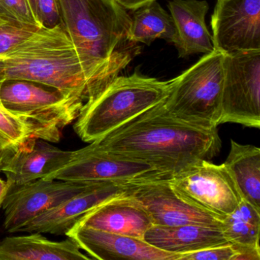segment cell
Masks as SVG:
<instances>
[{
	"instance_id": "1",
	"label": "cell",
	"mask_w": 260,
	"mask_h": 260,
	"mask_svg": "<svg viewBox=\"0 0 260 260\" xmlns=\"http://www.w3.org/2000/svg\"><path fill=\"white\" fill-rule=\"evenodd\" d=\"M92 143L168 175L201 159L211 160L221 147L217 127L202 128L180 121L166 109L164 102Z\"/></svg>"
},
{
	"instance_id": "2",
	"label": "cell",
	"mask_w": 260,
	"mask_h": 260,
	"mask_svg": "<svg viewBox=\"0 0 260 260\" xmlns=\"http://www.w3.org/2000/svg\"><path fill=\"white\" fill-rule=\"evenodd\" d=\"M4 60L7 80L42 83L83 103L115 79L80 54L62 24L40 28Z\"/></svg>"
},
{
	"instance_id": "3",
	"label": "cell",
	"mask_w": 260,
	"mask_h": 260,
	"mask_svg": "<svg viewBox=\"0 0 260 260\" xmlns=\"http://www.w3.org/2000/svg\"><path fill=\"white\" fill-rule=\"evenodd\" d=\"M62 25L80 54L113 77L141 47L129 38L131 17L115 0H57Z\"/></svg>"
},
{
	"instance_id": "4",
	"label": "cell",
	"mask_w": 260,
	"mask_h": 260,
	"mask_svg": "<svg viewBox=\"0 0 260 260\" xmlns=\"http://www.w3.org/2000/svg\"><path fill=\"white\" fill-rule=\"evenodd\" d=\"M170 80L141 75L117 77L100 92L89 97L74 124L77 136L94 142L148 109L165 101Z\"/></svg>"
},
{
	"instance_id": "5",
	"label": "cell",
	"mask_w": 260,
	"mask_h": 260,
	"mask_svg": "<svg viewBox=\"0 0 260 260\" xmlns=\"http://www.w3.org/2000/svg\"><path fill=\"white\" fill-rule=\"evenodd\" d=\"M1 105L23 120L33 138L60 142L64 129L78 117L84 103L56 88L24 80H7L0 92Z\"/></svg>"
},
{
	"instance_id": "6",
	"label": "cell",
	"mask_w": 260,
	"mask_h": 260,
	"mask_svg": "<svg viewBox=\"0 0 260 260\" xmlns=\"http://www.w3.org/2000/svg\"><path fill=\"white\" fill-rule=\"evenodd\" d=\"M223 83V54L214 50L170 80L164 107L184 122L216 128L221 117Z\"/></svg>"
},
{
	"instance_id": "7",
	"label": "cell",
	"mask_w": 260,
	"mask_h": 260,
	"mask_svg": "<svg viewBox=\"0 0 260 260\" xmlns=\"http://www.w3.org/2000/svg\"><path fill=\"white\" fill-rule=\"evenodd\" d=\"M220 124L260 127V50L223 54Z\"/></svg>"
},
{
	"instance_id": "8",
	"label": "cell",
	"mask_w": 260,
	"mask_h": 260,
	"mask_svg": "<svg viewBox=\"0 0 260 260\" xmlns=\"http://www.w3.org/2000/svg\"><path fill=\"white\" fill-rule=\"evenodd\" d=\"M181 196L223 219L243 202L238 185L224 164L201 159L167 177Z\"/></svg>"
},
{
	"instance_id": "9",
	"label": "cell",
	"mask_w": 260,
	"mask_h": 260,
	"mask_svg": "<svg viewBox=\"0 0 260 260\" xmlns=\"http://www.w3.org/2000/svg\"><path fill=\"white\" fill-rule=\"evenodd\" d=\"M169 176L154 166L116 156L97 147L93 143L71 151L69 160L44 177L78 183L134 182Z\"/></svg>"
},
{
	"instance_id": "10",
	"label": "cell",
	"mask_w": 260,
	"mask_h": 260,
	"mask_svg": "<svg viewBox=\"0 0 260 260\" xmlns=\"http://www.w3.org/2000/svg\"><path fill=\"white\" fill-rule=\"evenodd\" d=\"M169 176L131 182L128 194L143 205L153 225L199 224L222 228L223 219L184 199L169 182Z\"/></svg>"
},
{
	"instance_id": "11",
	"label": "cell",
	"mask_w": 260,
	"mask_h": 260,
	"mask_svg": "<svg viewBox=\"0 0 260 260\" xmlns=\"http://www.w3.org/2000/svg\"><path fill=\"white\" fill-rule=\"evenodd\" d=\"M96 183H78L57 179H36L20 185H11L3 204L4 229L10 234L37 216L71 196Z\"/></svg>"
},
{
	"instance_id": "12",
	"label": "cell",
	"mask_w": 260,
	"mask_h": 260,
	"mask_svg": "<svg viewBox=\"0 0 260 260\" xmlns=\"http://www.w3.org/2000/svg\"><path fill=\"white\" fill-rule=\"evenodd\" d=\"M211 26L222 54L260 50V0H217Z\"/></svg>"
},
{
	"instance_id": "13",
	"label": "cell",
	"mask_w": 260,
	"mask_h": 260,
	"mask_svg": "<svg viewBox=\"0 0 260 260\" xmlns=\"http://www.w3.org/2000/svg\"><path fill=\"white\" fill-rule=\"evenodd\" d=\"M131 182H103L89 188L45 211L22 226L19 232L65 235L91 210L126 194Z\"/></svg>"
},
{
	"instance_id": "14",
	"label": "cell",
	"mask_w": 260,
	"mask_h": 260,
	"mask_svg": "<svg viewBox=\"0 0 260 260\" xmlns=\"http://www.w3.org/2000/svg\"><path fill=\"white\" fill-rule=\"evenodd\" d=\"M67 237L77 242L92 259L178 260L179 255L161 250L145 240L76 224Z\"/></svg>"
},
{
	"instance_id": "15",
	"label": "cell",
	"mask_w": 260,
	"mask_h": 260,
	"mask_svg": "<svg viewBox=\"0 0 260 260\" xmlns=\"http://www.w3.org/2000/svg\"><path fill=\"white\" fill-rule=\"evenodd\" d=\"M71 150H63L51 143L31 138L16 151L7 154L1 173L11 185H20L42 179L64 165Z\"/></svg>"
},
{
	"instance_id": "16",
	"label": "cell",
	"mask_w": 260,
	"mask_h": 260,
	"mask_svg": "<svg viewBox=\"0 0 260 260\" xmlns=\"http://www.w3.org/2000/svg\"><path fill=\"white\" fill-rule=\"evenodd\" d=\"M77 224L144 240V234L153 226V222L147 210L129 196L127 191L95 207Z\"/></svg>"
},
{
	"instance_id": "17",
	"label": "cell",
	"mask_w": 260,
	"mask_h": 260,
	"mask_svg": "<svg viewBox=\"0 0 260 260\" xmlns=\"http://www.w3.org/2000/svg\"><path fill=\"white\" fill-rule=\"evenodd\" d=\"M170 15L176 29L174 44L181 58L191 54H209L214 50L212 36L205 22L209 6L205 0H170Z\"/></svg>"
},
{
	"instance_id": "18",
	"label": "cell",
	"mask_w": 260,
	"mask_h": 260,
	"mask_svg": "<svg viewBox=\"0 0 260 260\" xmlns=\"http://www.w3.org/2000/svg\"><path fill=\"white\" fill-rule=\"evenodd\" d=\"M144 240L161 250L179 256L213 246L231 244L220 228L199 224L153 225L144 234Z\"/></svg>"
},
{
	"instance_id": "19",
	"label": "cell",
	"mask_w": 260,
	"mask_h": 260,
	"mask_svg": "<svg viewBox=\"0 0 260 260\" xmlns=\"http://www.w3.org/2000/svg\"><path fill=\"white\" fill-rule=\"evenodd\" d=\"M11 236L0 240V260H90L77 242L68 237L54 241L41 233Z\"/></svg>"
},
{
	"instance_id": "20",
	"label": "cell",
	"mask_w": 260,
	"mask_h": 260,
	"mask_svg": "<svg viewBox=\"0 0 260 260\" xmlns=\"http://www.w3.org/2000/svg\"><path fill=\"white\" fill-rule=\"evenodd\" d=\"M222 231L238 250L236 260L260 259V211L243 199L234 212L223 217Z\"/></svg>"
},
{
	"instance_id": "21",
	"label": "cell",
	"mask_w": 260,
	"mask_h": 260,
	"mask_svg": "<svg viewBox=\"0 0 260 260\" xmlns=\"http://www.w3.org/2000/svg\"><path fill=\"white\" fill-rule=\"evenodd\" d=\"M223 164L234 176L242 197L260 211V149L231 140Z\"/></svg>"
},
{
	"instance_id": "22",
	"label": "cell",
	"mask_w": 260,
	"mask_h": 260,
	"mask_svg": "<svg viewBox=\"0 0 260 260\" xmlns=\"http://www.w3.org/2000/svg\"><path fill=\"white\" fill-rule=\"evenodd\" d=\"M129 38L134 43L150 45L156 39L176 43V29L171 15L156 0L135 10L131 17Z\"/></svg>"
},
{
	"instance_id": "23",
	"label": "cell",
	"mask_w": 260,
	"mask_h": 260,
	"mask_svg": "<svg viewBox=\"0 0 260 260\" xmlns=\"http://www.w3.org/2000/svg\"><path fill=\"white\" fill-rule=\"evenodd\" d=\"M31 138L29 126L0 104V153L10 154Z\"/></svg>"
},
{
	"instance_id": "24",
	"label": "cell",
	"mask_w": 260,
	"mask_h": 260,
	"mask_svg": "<svg viewBox=\"0 0 260 260\" xmlns=\"http://www.w3.org/2000/svg\"><path fill=\"white\" fill-rule=\"evenodd\" d=\"M40 28L21 23L0 12V59L19 48Z\"/></svg>"
},
{
	"instance_id": "25",
	"label": "cell",
	"mask_w": 260,
	"mask_h": 260,
	"mask_svg": "<svg viewBox=\"0 0 260 260\" xmlns=\"http://www.w3.org/2000/svg\"><path fill=\"white\" fill-rule=\"evenodd\" d=\"M0 12L21 23L40 27L33 15L28 0H0Z\"/></svg>"
},
{
	"instance_id": "26",
	"label": "cell",
	"mask_w": 260,
	"mask_h": 260,
	"mask_svg": "<svg viewBox=\"0 0 260 260\" xmlns=\"http://www.w3.org/2000/svg\"><path fill=\"white\" fill-rule=\"evenodd\" d=\"M36 17L39 26L47 29L62 24L57 0H36Z\"/></svg>"
},
{
	"instance_id": "27",
	"label": "cell",
	"mask_w": 260,
	"mask_h": 260,
	"mask_svg": "<svg viewBox=\"0 0 260 260\" xmlns=\"http://www.w3.org/2000/svg\"><path fill=\"white\" fill-rule=\"evenodd\" d=\"M238 250L232 244L220 245L182 254L179 260H236Z\"/></svg>"
},
{
	"instance_id": "28",
	"label": "cell",
	"mask_w": 260,
	"mask_h": 260,
	"mask_svg": "<svg viewBox=\"0 0 260 260\" xmlns=\"http://www.w3.org/2000/svg\"><path fill=\"white\" fill-rule=\"evenodd\" d=\"M124 10H135L155 0H115Z\"/></svg>"
},
{
	"instance_id": "29",
	"label": "cell",
	"mask_w": 260,
	"mask_h": 260,
	"mask_svg": "<svg viewBox=\"0 0 260 260\" xmlns=\"http://www.w3.org/2000/svg\"><path fill=\"white\" fill-rule=\"evenodd\" d=\"M10 184L7 182V179H3L0 176V208L2 207L4 200L7 197V193L10 189Z\"/></svg>"
},
{
	"instance_id": "30",
	"label": "cell",
	"mask_w": 260,
	"mask_h": 260,
	"mask_svg": "<svg viewBox=\"0 0 260 260\" xmlns=\"http://www.w3.org/2000/svg\"><path fill=\"white\" fill-rule=\"evenodd\" d=\"M7 80V71H6L5 62H4V58L0 59V92H1V89H2L3 85L5 83L6 80ZM1 104V102H0Z\"/></svg>"
},
{
	"instance_id": "31",
	"label": "cell",
	"mask_w": 260,
	"mask_h": 260,
	"mask_svg": "<svg viewBox=\"0 0 260 260\" xmlns=\"http://www.w3.org/2000/svg\"><path fill=\"white\" fill-rule=\"evenodd\" d=\"M29 2L30 7H31V11H32L33 15H34L35 18H36V0H28ZM37 21V20H36Z\"/></svg>"
},
{
	"instance_id": "32",
	"label": "cell",
	"mask_w": 260,
	"mask_h": 260,
	"mask_svg": "<svg viewBox=\"0 0 260 260\" xmlns=\"http://www.w3.org/2000/svg\"><path fill=\"white\" fill-rule=\"evenodd\" d=\"M7 155V153H0V173H1V166H2L3 161Z\"/></svg>"
}]
</instances>
